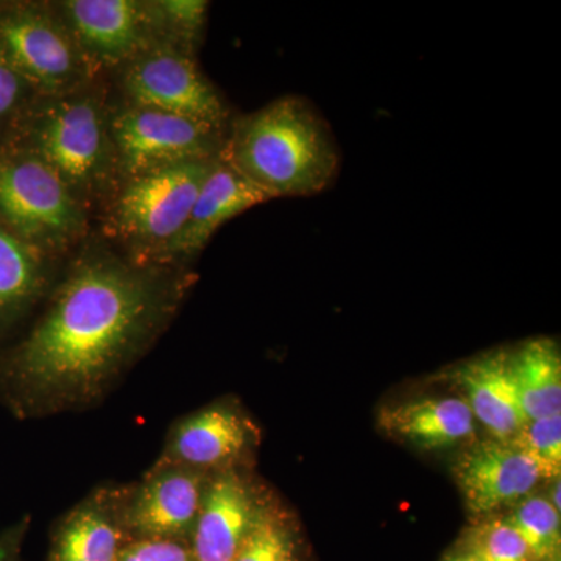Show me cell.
Returning a JSON list of instances; mask_svg holds the SVG:
<instances>
[{"mask_svg": "<svg viewBox=\"0 0 561 561\" xmlns=\"http://www.w3.org/2000/svg\"><path fill=\"white\" fill-rule=\"evenodd\" d=\"M197 276L88 238L20 343L0 356V402L24 420L101 404L179 316Z\"/></svg>", "mask_w": 561, "mask_h": 561, "instance_id": "cell-1", "label": "cell"}, {"mask_svg": "<svg viewBox=\"0 0 561 561\" xmlns=\"http://www.w3.org/2000/svg\"><path fill=\"white\" fill-rule=\"evenodd\" d=\"M221 157L267 201L320 194L341 169L334 133L300 95H283L231 121Z\"/></svg>", "mask_w": 561, "mask_h": 561, "instance_id": "cell-2", "label": "cell"}, {"mask_svg": "<svg viewBox=\"0 0 561 561\" xmlns=\"http://www.w3.org/2000/svg\"><path fill=\"white\" fill-rule=\"evenodd\" d=\"M98 81L68 94L36 99L27 110L21 146L46 162L90 214L101 210L119 184L111 102Z\"/></svg>", "mask_w": 561, "mask_h": 561, "instance_id": "cell-3", "label": "cell"}, {"mask_svg": "<svg viewBox=\"0 0 561 561\" xmlns=\"http://www.w3.org/2000/svg\"><path fill=\"white\" fill-rule=\"evenodd\" d=\"M217 158L121 181L99 210L103 241L136 260L158 264L162 251L183 230Z\"/></svg>", "mask_w": 561, "mask_h": 561, "instance_id": "cell-4", "label": "cell"}, {"mask_svg": "<svg viewBox=\"0 0 561 561\" xmlns=\"http://www.w3.org/2000/svg\"><path fill=\"white\" fill-rule=\"evenodd\" d=\"M0 219L22 242L60 264L90 238V210L46 162L21 149L0 158Z\"/></svg>", "mask_w": 561, "mask_h": 561, "instance_id": "cell-5", "label": "cell"}, {"mask_svg": "<svg viewBox=\"0 0 561 561\" xmlns=\"http://www.w3.org/2000/svg\"><path fill=\"white\" fill-rule=\"evenodd\" d=\"M111 138L121 181L220 157L228 130L130 103H111Z\"/></svg>", "mask_w": 561, "mask_h": 561, "instance_id": "cell-6", "label": "cell"}, {"mask_svg": "<svg viewBox=\"0 0 561 561\" xmlns=\"http://www.w3.org/2000/svg\"><path fill=\"white\" fill-rule=\"evenodd\" d=\"M0 54L39 98L98 81L55 2L21 7L0 18Z\"/></svg>", "mask_w": 561, "mask_h": 561, "instance_id": "cell-7", "label": "cell"}, {"mask_svg": "<svg viewBox=\"0 0 561 561\" xmlns=\"http://www.w3.org/2000/svg\"><path fill=\"white\" fill-rule=\"evenodd\" d=\"M114 76L121 102L230 127V108L190 51L157 44Z\"/></svg>", "mask_w": 561, "mask_h": 561, "instance_id": "cell-8", "label": "cell"}, {"mask_svg": "<svg viewBox=\"0 0 561 561\" xmlns=\"http://www.w3.org/2000/svg\"><path fill=\"white\" fill-rule=\"evenodd\" d=\"M260 443L256 421L238 401L224 398L180 416L169 427L157 460L213 476L251 468Z\"/></svg>", "mask_w": 561, "mask_h": 561, "instance_id": "cell-9", "label": "cell"}, {"mask_svg": "<svg viewBox=\"0 0 561 561\" xmlns=\"http://www.w3.org/2000/svg\"><path fill=\"white\" fill-rule=\"evenodd\" d=\"M55 7L98 80L160 44L144 0H61Z\"/></svg>", "mask_w": 561, "mask_h": 561, "instance_id": "cell-10", "label": "cell"}, {"mask_svg": "<svg viewBox=\"0 0 561 561\" xmlns=\"http://www.w3.org/2000/svg\"><path fill=\"white\" fill-rule=\"evenodd\" d=\"M210 476L157 460L125 485L124 522L131 540L191 541Z\"/></svg>", "mask_w": 561, "mask_h": 561, "instance_id": "cell-11", "label": "cell"}, {"mask_svg": "<svg viewBox=\"0 0 561 561\" xmlns=\"http://www.w3.org/2000/svg\"><path fill=\"white\" fill-rule=\"evenodd\" d=\"M268 493L251 468L210 476L190 541L194 561L234 560Z\"/></svg>", "mask_w": 561, "mask_h": 561, "instance_id": "cell-12", "label": "cell"}, {"mask_svg": "<svg viewBox=\"0 0 561 561\" xmlns=\"http://www.w3.org/2000/svg\"><path fill=\"white\" fill-rule=\"evenodd\" d=\"M453 471L468 512L482 519L515 507L542 481L537 463L523 449L494 438L470 443Z\"/></svg>", "mask_w": 561, "mask_h": 561, "instance_id": "cell-13", "label": "cell"}, {"mask_svg": "<svg viewBox=\"0 0 561 561\" xmlns=\"http://www.w3.org/2000/svg\"><path fill=\"white\" fill-rule=\"evenodd\" d=\"M127 483H102L55 523L46 561H119L131 541L124 522Z\"/></svg>", "mask_w": 561, "mask_h": 561, "instance_id": "cell-14", "label": "cell"}, {"mask_svg": "<svg viewBox=\"0 0 561 561\" xmlns=\"http://www.w3.org/2000/svg\"><path fill=\"white\" fill-rule=\"evenodd\" d=\"M265 202H268L265 195L220 153L203 181L183 230L162 251L158 264L190 267L191 261L205 250L227 221Z\"/></svg>", "mask_w": 561, "mask_h": 561, "instance_id": "cell-15", "label": "cell"}, {"mask_svg": "<svg viewBox=\"0 0 561 561\" xmlns=\"http://www.w3.org/2000/svg\"><path fill=\"white\" fill-rule=\"evenodd\" d=\"M453 379L467 394L465 402L476 423L479 421L494 440L511 442L527 423L508 373L505 351L465 362L453 371Z\"/></svg>", "mask_w": 561, "mask_h": 561, "instance_id": "cell-16", "label": "cell"}, {"mask_svg": "<svg viewBox=\"0 0 561 561\" xmlns=\"http://www.w3.org/2000/svg\"><path fill=\"white\" fill-rule=\"evenodd\" d=\"M378 423L391 437L424 449L453 448L476 435L474 416L460 398H421L387 405Z\"/></svg>", "mask_w": 561, "mask_h": 561, "instance_id": "cell-17", "label": "cell"}, {"mask_svg": "<svg viewBox=\"0 0 561 561\" xmlns=\"http://www.w3.org/2000/svg\"><path fill=\"white\" fill-rule=\"evenodd\" d=\"M60 271L0 225V324L43 302Z\"/></svg>", "mask_w": 561, "mask_h": 561, "instance_id": "cell-18", "label": "cell"}, {"mask_svg": "<svg viewBox=\"0 0 561 561\" xmlns=\"http://www.w3.org/2000/svg\"><path fill=\"white\" fill-rule=\"evenodd\" d=\"M508 373L527 421L561 413V359L556 342L524 343L508 354Z\"/></svg>", "mask_w": 561, "mask_h": 561, "instance_id": "cell-19", "label": "cell"}, {"mask_svg": "<svg viewBox=\"0 0 561 561\" xmlns=\"http://www.w3.org/2000/svg\"><path fill=\"white\" fill-rule=\"evenodd\" d=\"M232 561H306L297 518L275 494L268 493L249 537Z\"/></svg>", "mask_w": 561, "mask_h": 561, "instance_id": "cell-20", "label": "cell"}, {"mask_svg": "<svg viewBox=\"0 0 561 561\" xmlns=\"http://www.w3.org/2000/svg\"><path fill=\"white\" fill-rule=\"evenodd\" d=\"M505 518L519 531L535 561H561V516L548 497L531 493Z\"/></svg>", "mask_w": 561, "mask_h": 561, "instance_id": "cell-21", "label": "cell"}, {"mask_svg": "<svg viewBox=\"0 0 561 561\" xmlns=\"http://www.w3.org/2000/svg\"><path fill=\"white\" fill-rule=\"evenodd\" d=\"M160 44L194 54L208 21V2L202 0H149Z\"/></svg>", "mask_w": 561, "mask_h": 561, "instance_id": "cell-22", "label": "cell"}, {"mask_svg": "<svg viewBox=\"0 0 561 561\" xmlns=\"http://www.w3.org/2000/svg\"><path fill=\"white\" fill-rule=\"evenodd\" d=\"M463 551L479 561H535L519 531L505 516H489L468 531Z\"/></svg>", "mask_w": 561, "mask_h": 561, "instance_id": "cell-23", "label": "cell"}, {"mask_svg": "<svg viewBox=\"0 0 561 561\" xmlns=\"http://www.w3.org/2000/svg\"><path fill=\"white\" fill-rule=\"evenodd\" d=\"M511 442L537 463L542 479L560 478L561 413L527 421Z\"/></svg>", "mask_w": 561, "mask_h": 561, "instance_id": "cell-24", "label": "cell"}, {"mask_svg": "<svg viewBox=\"0 0 561 561\" xmlns=\"http://www.w3.org/2000/svg\"><path fill=\"white\" fill-rule=\"evenodd\" d=\"M119 561H194L190 542L176 540H131Z\"/></svg>", "mask_w": 561, "mask_h": 561, "instance_id": "cell-25", "label": "cell"}, {"mask_svg": "<svg viewBox=\"0 0 561 561\" xmlns=\"http://www.w3.org/2000/svg\"><path fill=\"white\" fill-rule=\"evenodd\" d=\"M39 95L0 54V121L18 113L22 105H32Z\"/></svg>", "mask_w": 561, "mask_h": 561, "instance_id": "cell-26", "label": "cell"}, {"mask_svg": "<svg viewBox=\"0 0 561 561\" xmlns=\"http://www.w3.org/2000/svg\"><path fill=\"white\" fill-rule=\"evenodd\" d=\"M560 493H561L560 478L552 479V485H551V490H549V496H546V497H548L549 502H551V504L553 505V508H556V511H559V512H561Z\"/></svg>", "mask_w": 561, "mask_h": 561, "instance_id": "cell-27", "label": "cell"}, {"mask_svg": "<svg viewBox=\"0 0 561 561\" xmlns=\"http://www.w3.org/2000/svg\"><path fill=\"white\" fill-rule=\"evenodd\" d=\"M445 561H479V560L476 559L474 556H471L470 552L463 551V549H461V551L454 553V556H449L448 559H445Z\"/></svg>", "mask_w": 561, "mask_h": 561, "instance_id": "cell-28", "label": "cell"}]
</instances>
